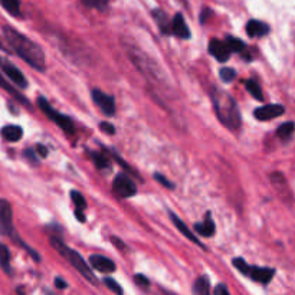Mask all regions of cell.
<instances>
[{
    "label": "cell",
    "mask_w": 295,
    "mask_h": 295,
    "mask_svg": "<svg viewBox=\"0 0 295 295\" xmlns=\"http://www.w3.org/2000/svg\"><path fill=\"white\" fill-rule=\"evenodd\" d=\"M3 35L10 49L28 65H31L33 70L40 72L47 70V56L43 49L36 42H33L12 26H3Z\"/></svg>",
    "instance_id": "1"
},
{
    "label": "cell",
    "mask_w": 295,
    "mask_h": 295,
    "mask_svg": "<svg viewBox=\"0 0 295 295\" xmlns=\"http://www.w3.org/2000/svg\"><path fill=\"white\" fill-rule=\"evenodd\" d=\"M210 97L219 121L231 130H238L241 127V114L235 100L219 88H212Z\"/></svg>",
    "instance_id": "2"
},
{
    "label": "cell",
    "mask_w": 295,
    "mask_h": 295,
    "mask_svg": "<svg viewBox=\"0 0 295 295\" xmlns=\"http://www.w3.org/2000/svg\"><path fill=\"white\" fill-rule=\"evenodd\" d=\"M49 242H51V245L54 246L55 251H56L59 255H62V257L75 268V271L79 272V274H81L88 282H91L93 285H98L97 277L94 275V272L91 271L89 265L86 264V261L82 258L81 254H78L77 251H74V249L68 248V246H66L59 238H56V236H52V238L49 239Z\"/></svg>",
    "instance_id": "3"
},
{
    "label": "cell",
    "mask_w": 295,
    "mask_h": 295,
    "mask_svg": "<svg viewBox=\"0 0 295 295\" xmlns=\"http://www.w3.org/2000/svg\"><path fill=\"white\" fill-rule=\"evenodd\" d=\"M0 232H3L5 235H8L10 236L13 241L17 243V245H20L22 248H25V251H28L29 252V255H31L36 262L40 261V257H39L38 252H35L31 246H28L26 243H25L20 238H19V235L15 231V226H13V210H12V205L9 203V200L6 199H0Z\"/></svg>",
    "instance_id": "4"
},
{
    "label": "cell",
    "mask_w": 295,
    "mask_h": 295,
    "mask_svg": "<svg viewBox=\"0 0 295 295\" xmlns=\"http://www.w3.org/2000/svg\"><path fill=\"white\" fill-rule=\"evenodd\" d=\"M38 105L39 108L42 109V112H43L52 123L58 125L59 128H62L66 134H74V132H75V125H74V123H72V120H71L70 117L63 116L59 111H56V109L48 102L47 98L39 97Z\"/></svg>",
    "instance_id": "5"
},
{
    "label": "cell",
    "mask_w": 295,
    "mask_h": 295,
    "mask_svg": "<svg viewBox=\"0 0 295 295\" xmlns=\"http://www.w3.org/2000/svg\"><path fill=\"white\" fill-rule=\"evenodd\" d=\"M0 68L2 71L5 72V75L15 84L16 86H19L20 89H25V88H28V79L25 78L24 72L19 70L16 65L10 62L9 59L6 58H3V56H0Z\"/></svg>",
    "instance_id": "6"
},
{
    "label": "cell",
    "mask_w": 295,
    "mask_h": 295,
    "mask_svg": "<svg viewBox=\"0 0 295 295\" xmlns=\"http://www.w3.org/2000/svg\"><path fill=\"white\" fill-rule=\"evenodd\" d=\"M112 189L116 192L117 196L120 197H132L137 193V186L135 183L132 181L125 173H120L117 174L116 179H114V183H112Z\"/></svg>",
    "instance_id": "7"
},
{
    "label": "cell",
    "mask_w": 295,
    "mask_h": 295,
    "mask_svg": "<svg viewBox=\"0 0 295 295\" xmlns=\"http://www.w3.org/2000/svg\"><path fill=\"white\" fill-rule=\"evenodd\" d=\"M91 97H93L95 105L101 109L105 116L112 117L116 114V100L111 95L102 93L101 89H93L91 91Z\"/></svg>",
    "instance_id": "8"
},
{
    "label": "cell",
    "mask_w": 295,
    "mask_h": 295,
    "mask_svg": "<svg viewBox=\"0 0 295 295\" xmlns=\"http://www.w3.org/2000/svg\"><path fill=\"white\" fill-rule=\"evenodd\" d=\"M284 112H285V108L280 104H268V105H264V107H259V108L255 109L254 116L259 121H269V120L281 117Z\"/></svg>",
    "instance_id": "9"
},
{
    "label": "cell",
    "mask_w": 295,
    "mask_h": 295,
    "mask_svg": "<svg viewBox=\"0 0 295 295\" xmlns=\"http://www.w3.org/2000/svg\"><path fill=\"white\" fill-rule=\"evenodd\" d=\"M231 48L228 47L226 40H219V39H212L209 43V54L218 59L219 62H226L231 58Z\"/></svg>",
    "instance_id": "10"
},
{
    "label": "cell",
    "mask_w": 295,
    "mask_h": 295,
    "mask_svg": "<svg viewBox=\"0 0 295 295\" xmlns=\"http://www.w3.org/2000/svg\"><path fill=\"white\" fill-rule=\"evenodd\" d=\"M275 275V269L272 268H262V266H251L248 272V277L251 280L257 281L266 285L268 282H271V280Z\"/></svg>",
    "instance_id": "11"
},
{
    "label": "cell",
    "mask_w": 295,
    "mask_h": 295,
    "mask_svg": "<svg viewBox=\"0 0 295 295\" xmlns=\"http://www.w3.org/2000/svg\"><path fill=\"white\" fill-rule=\"evenodd\" d=\"M89 264L95 271L104 272V274H109V272H114L117 269V265L114 264V261H111L107 257H102V255H91Z\"/></svg>",
    "instance_id": "12"
},
{
    "label": "cell",
    "mask_w": 295,
    "mask_h": 295,
    "mask_svg": "<svg viewBox=\"0 0 295 295\" xmlns=\"http://www.w3.org/2000/svg\"><path fill=\"white\" fill-rule=\"evenodd\" d=\"M171 32H173V35H176L177 38H190V29H189V26H187L185 17L180 15V13H177V15L171 19Z\"/></svg>",
    "instance_id": "13"
},
{
    "label": "cell",
    "mask_w": 295,
    "mask_h": 295,
    "mask_svg": "<svg viewBox=\"0 0 295 295\" xmlns=\"http://www.w3.org/2000/svg\"><path fill=\"white\" fill-rule=\"evenodd\" d=\"M246 33L251 38H261L269 33V25H266L265 22L261 20H255V19H251L248 24H246Z\"/></svg>",
    "instance_id": "14"
},
{
    "label": "cell",
    "mask_w": 295,
    "mask_h": 295,
    "mask_svg": "<svg viewBox=\"0 0 295 295\" xmlns=\"http://www.w3.org/2000/svg\"><path fill=\"white\" fill-rule=\"evenodd\" d=\"M170 219H171V222L174 223V226L177 228V231H179L180 233H183V235L186 236L189 241L194 242L196 245H199V246H202V248H203L202 242H200L199 239H197V238H196V235H194V233L192 232V231H190L189 228H187V225L185 223V222H183V220H181V219L177 218V215H176V213H173V212H170Z\"/></svg>",
    "instance_id": "15"
},
{
    "label": "cell",
    "mask_w": 295,
    "mask_h": 295,
    "mask_svg": "<svg viewBox=\"0 0 295 295\" xmlns=\"http://www.w3.org/2000/svg\"><path fill=\"white\" fill-rule=\"evenodd\" d=\"M194 231L199 233L200 236H206V238H210L213 236L215 232H216V226H215V222L210 216V213H206V218L200 223H196L194 225Z\"/></svg>",
    "instance_id": "16"
},
{
    "label": "cell",
    "mask_w": 295,
    "mask_h": 295,
    "mask_svg": "<svg viewBox=\"0 0 295 295\" xmlns=\"http://www.w3.org/2000/svg\"><path fill=\"white\" fill-rule=\"evenodd\" d=\"M0 134H2V137L6 141H9V143H16V141H19L24 137V130H22V127H19V125L10 124L5 125V127L2 128Z\"/></svg>",
    "instance_id": "17"
},
{
    "label": "cell",
    "mask_w": 295,
    "mask_h": 295,
    "mask_svg": "<svg viewBox=\"0 0 295 295\" xmlns=\"http://www.w3.org/2000/svg\"><path fill=\"white\" fill-rule=\"evenodd\" d=\"M0 88H2V89H5V91H6L9 95H12L16 101L20 102V104H24L25 107H31V102L26 100V97H25L24 94L19 93L16 88H13V86L10 85L8 81L5 79V77L2 75V74H0Z\"/></svg>",
    "instance_id": "18"
},
{
    "label": "cell",
    "mask_w": 295,
    "mask_h": 295,
    "mask_svg": "<svg viewBox=\"0 0 295 295\" xmlns=\"http://www.w3.org/2000/svg\"><path fill=\"white\" fill-rule=\"evenodd\" d=\"M153 16H154L155 24L158 26V29L162 31V33H164V35H171L173 33L171 32V20L163 10L155 9V10H153Z\"/></svg>",
    "instance_id": "19"
},
{
    "label": "cell",
    "mask_w": 295,
    "mask_h": 295,
    "mask_svg": "<svg viewBox=\"0 0 295 295\" xmlns=\"http://www.w3.org/2000/svg\"><path fill=\"white\" fill-rule=\"evenodd\" d=\"M0 268L8 275H12V266H10V252L8 246L0 242Z\"/></svg>",
    "instance_id": "20"
},
{
    "label": "cell",
    "mask_w": 295,
    "mask_h": 295,
    "mask_svg": "<svg viewBox=\"0 0 295 295\" xmlns=\"http://www.w3.org/2000/svg\"><path fill=\"white\" fill-rule=\"evenodd\" d=\"M2 8L8 12L9 15L15 16V17H20L22 12H20V2L19 0H0Z\"/></svg>",
    "instance_id": "21"
},
{
    "label": "cell",
    "mask_w": 295,
    "mask_h": 295,
    "mask_svg": "<svg viewBox=\"0 0 295 295\" xmlns=\"http://www.w3.org/2000/svg\"><path fill=\"white\" fill-rule=\"evenodd\" d=\"M294 131H295L294 123H292V121H287V123H284V124H281L280 127H278V130H277V137L281 139V140L287 141L292 137Z\"/></svg>",
    "instance_id": "22"
},
{
    "label": "cell",
    "mask_w": 295,
    "mask_h": 295,
    "mask_svg": "<svg viewBox=\"0 0 295 295\" xmlns=\"http://www.w3.org/2000/svg\"><path fill=\"white\" fill-rule=\"evenodd\" d=\"M193 294H199V295H205L208 294L210 291V284H209V278L206 275L203 277H199L193 285Z\"/></svg>",
    "instance_id": "23"
},
{
    "label": "cell",
    "mask_w": 295,
    "mask_h": 295,
    "mask_svg": "<svg viewBox=\"0 0 295 295\" xmlns=\"http://www.w3.org/2000/svg\"><path fill=\"white\" fill-rule=\"evenodd\" d=\"M91 158H93L94 164L100 169V170H107L111 167V162L105 154L102 153H97V151H91Z\"/></svg>",
    "instance_id": "24"
},
{
    "label": "cell",
    "mask_w": 295,
    "mask_h": 295,
    "mask_svg": "<svg viewBox=\"0 0 295 295\" xmlns=\"http://www.w3.org/2000/svg\"><path fill=\"white\" fill-rule=\"evenodd\" d=\"M246 89H248V93L258 100V101H264V94H262V89H261V86L258 84L257 81H254V79H249L246 81Z\"/></svg>",
    "instance_id": "25"
},
{
    "label": "cell",
    "mask_w": 295,
    "mask_h": 295,
    "mask_svg": "<svg viewBox=\"0 0 295 295\" xmlns=\"http://www.w3.org/2000/svg\"><path fill=\"white\" fill-rule=\"evenodd\" d=\"M226 43H228V47L231 48L232 52L245 54V51H246V45L242 42L241 39L233 38V36H228V38H226Z\"/></svg>",
    "instance_id": "26"
},
{
    "label": "cell",
    "mask_w": 295,
    "mask_h": 295,
    "mask_svg": "<svg viewBox=\"0 0 295 295\" xmlns=\"http://www.w3.org/2000/svg\"><path fill=\"white\" fill-rule=\"evenodd\" d=\"M86 8L89 9H98V10H102L108 6L109 0H81Z\"/></svg>",
    "instance_id": "27"
},
{
    "label": "cell",
    "mask_w": 295,
    "mask_h": 295,
    "mask_svg": "<svg viewBox=\"0 0 295 295\" xmlns=\"http://www.w3.org/2000/svg\"><path fill=\"white\" fill-rule=\"evenodd\" d=\"M71 199H72V202L75 203V206H77V209H85L86 208V200L85 197L82 196V194L77 192V190H72L71 192Z\"/></svg>",
    "instance_id": "28"
},
{
    "label": "cell",
    "mask_w": 295,
    "mask_h": 295,
    "mask_svg": "<svg viewBox=\"0 0 295 295\" xmlns=\"http://www.w3.org/2000/svg\"><path fill=\"white\" fill-rule=\"evenodd\" d=\"M219 75H220V79L223 81V82H232L233 79L236 78V71L233 70V68H220L219 71Z\"/></svg>",
    "instance_id": "29"
},
{
    "label": "cell",
    "mask_w": 295,
    "mask_h": 295,
    "mask_svg": "<svg viewBox=\"0 0 295 295\" xmlns=\"http://www.w3.org/2000/svg\"><path fill=\"white\" fill-rule=\"evenodd\" d=\"M233 266L238 269V271L241 272L242 275H246L248 277V272L249 268H251V265H248L245 262V259H242V258H235L233 259Z\"/></svg>",
    "instance_id": "30"
},
{
    "label": "cell",
    "mask_w": 295,
    "mask_h": 295,
    "mask_svg": "<svg viewBox=\"0 0 295 295\" xmlns=\"http://www.w3.org/2000/svg\"><path fill=\"white\" fill-rule=\"evenodd\" d=\"M104 284H105V287L109 288L111 291H114L116 294H123L124 291H123V288L118 285V282L117 281H114L112 278H104Z\"/></svg>",
    "instance_id": "31"
},
{
    "label": "cell",
    "mask_w": 295,
    "mask_h": 295,
    "mask_svg": "<svg viewBox=\"0 0 295 295\" xmlns=\"http://www.w3.org/2000/svg\"><path fill=\"white\" fill-rule=\"evenodd\" d=\"M154 179L160 183V185H163L164 187H167V189H173L174 187V185L171 183V181H169V180L164 177L163 174H158V173H155L154 174Z\"/></svg>",
    "instance_id": "32"
},
{
    "label": "cell",
    "mask_w": 295,
    "mask_h": 295,
    "mask_svg": "<svg viewBox=\"0 0 295 295\" xmlns=\"http://www.w3.org/2000/svg\"><path fill=\"white\" fill-rule=\"evenodd\" d=\"M134 281H135V282H137L141 288L150 287V281H148V278H146L144 275H140V274H139V275H135V277H134Z\"/></svg>",
    "instance_id": "33"
},
{
    "label": "cell",
    "mask_w": 295,
    "mask_h": 295,
    "mask_svg": "<svg viewBox=\"0 0 295 295\" xmlns=\"http://www.w3.org/2000/svg\"><path fill=\"white\" fill-rule=\"evenodd\" d=\"M100 128H101L102 131H105L107 134H109V135H112V134H116V127L112 124H109V123H101L100 124Z\"/></svg>",
    "instance_id": "34"
},
{
    "label": "cell",
    "mask_w": 295,
    "mask_h": 295,
    "mask_svg": "<svg viewBox=\"0 0 295 295\" xmlns=\"http://www.w3.org/2000/svg\"><path fill=\"white\" fill-rule=\"evenodd\" d=\"M25 155H26V158L32 162L33 164H38V157H36V151H33L32 148H28V150H25Z\"/></svg>",
    "instance_id": "35"
},
{
    "label": "cell",
    "mask_w": 295,
    "mask_h": 295,
    "mask_svg": "<svg viewBox=\"0 0 295 295\" xmlns=\"http://www.w3.org/2000/svg\"><path fill=\"white\" fill-rule=\"evenodd\" d=\"M55 287L58 288V289H65V288L68 287V284H66V281L62 280L61 277H56V278H55Z\"/></svg>",
    "instance_id": "36"
},
{
    "label": "cell",
    "mask_w": 295,
    "mask_h": 295,
    "mask_svg": "<svg viewBox=\"0 0 295 295\" xmlns=\"http://www.w3.org/2000/svg\"><path fill=\"white\" fill-rule=\"evenodd\" d=\"M215 294L216 295H229V289L223 285V284H219L218 287L215 288Z\"/></svg>",
    "instance_id": "37"
},
{
    "label": "cell",
    "mask_w": 295,
    "mask_h": 295,
    "mask_svg": "<svg viewBox=\"0 0 295 295\" xmlns=\"http://www.w3.org/2000/svg\"><path fill=\"white\" fill-rule=\"evenodd\" d=\"M36 151H38L39 157H42V158H45L48 155V148L45 146H42V144H38V147H36Z\"/></svg>",
    "instance_id": "38"
},
{
    "label": "cell",
    "mask_w": 295,
    "mask_h": 295,
    "mask_svg": "<svg viewBox=\"0 0 295 295\" xmlns=\"http://www.w3.org/2000/svg\"><path fill=\"white\" fill-rule=\"evenodd\" d=\"M75 216L79 222H85V216H84V210L82 209H75Z\"/></svg>",
    "instance_id": "39"
},
{
    "label": "cell",
    "mask_w": 295,
    "mask_h": 295,
    "mask_svg": "<svg viewBox=\"0 0 295 295\" xmlns=\"http://www.w3.org/2000/svg\"><path fill=\"white\" fill-rule=\"evenodd\" d=\"M210 13H212V12H210L209 9H205V10H203L202 16H200V22H202V24H205V20H206L205 17H208V16H209Z\"/></svg>",
    "instance_id": "40"
},
{
    "label": "cell",
    "mask_w": 295,
    "mask_h": 295,
    "mask_svg": "<svg viewBox=\"0 0 295 295\" xmlns=\"http://www.w3.org/2000/svg\"><path fill=\"white\" fill-rule=\"evenodd\" d=\"M0 51H3V52H9L8 48H6L5 45H3V43H2V40H0Z\"/></svg>",
    "instance_id": "41"
}]
</instances>
